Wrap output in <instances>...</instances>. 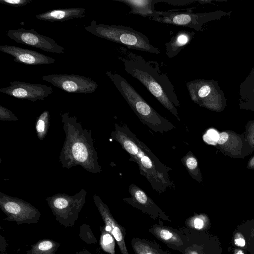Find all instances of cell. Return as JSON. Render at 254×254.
Returning a JSON list of instances; mask_svg holds the SVG:
<instances>
[{"label": "cell", "instance_id": "1", "mask_svg": "<svg viewBox=\"0 0 254 254\" xmlns=\"http://www.w3.org/2000/svg\"><path fill=\"white\" fill-rule=\"evenodd\" d=\"M121 59L126 72L136 78L148 91L179 120L176 107L180 103L173 84L160 70L157 62L146 61L142 57L121 48Z\"/></svg>", "mask_w": 254, "mask_h": 254}, {"label": "cell", "instance_id": "2", "mask_svg": "<svg viewBox=\"0 0 254 254\" xmlns=\"http://www.w3.org/2000/svg\"><path fill=\"white\" fill-rule=\"evenodd\" d=\"M64 142L60 154L59 161L63 168L70 169L80 166L86 171L100 173L101 166L94 146L91 130L84 128L75 116L68 113L61 115Z\"/></svg>", "mask_w": 254, "mask_h": 254}, {"label": "cell", "instance_id": "3", "mask_svg": "<svg viewBox=\"0 0 254 254\" xmlns=\"http://www.w3.org/2000/svg\"><path fill=\"white\" fill-rule=\"evenodd\" d=\"M111 135L137 161L141 172L152 185L157 186L159 183L162 185H168L165 177L166 168L129 130L116 125Z\"/></svg>", "mask_w": 254, "mask_h": 254}, {"label": "cell", "instance_id": "4", "mask_svg": "<svg viewBox=\"0 0 254 254\" xmlns=\"http://www.w3.org/2000/svg\"><path fill=\"white\" fill-rule=\"evenodd\" d=\"M106 74L140 120L158 131L172 128V124L160 115L121 75L106 71Z\"/></svg>", "mask_w": 254, "mask_h": 254}, {"label": "cell", "instance_id": "5", "mask_svg": "<svg viewBox=\"0 0 254 254\" xmlns=\"http://www.w3.org/2000/svg\"><path fill=\"white\" fill-rule=\"evenodd\" d=\"M85 29L90 33L118 44L128 49L159 54L161 52L150 43L148 37L133 28L123 25L97 24L93 20Z\"/></svg>", "mask_w": 254, "mask_h": 254}, {"label": "cell", "instance_id": "6", "mask_svg": "<svg viewBox=\"0 0 254 254\" xmlns=\"http://www.w3.org/2000/svg\"><path fill=\"white\" fill-rule=\"evenodd\" d=\"M87 193L82 189L73 195L57 193L45 200L59 223L65 227H73L85 203Z\"/></svg>", "mask_w": 254, "mask_h": 254}, {"label": "cell", "instance_id": "7", "mask_svg": "<svg viewBox=\"0 0 254 254\" xmlns=\"http://www.w3.org/2000/svg\"><path fill=\"white\" fill-rule=\"evenodd\" d=\"M0 208L6 217L3 220L18 225L35 224L40 220V211L30 203L0 192Z\"/></svg>", "mask_w": 254, "mask_h": 254}, {"label": "cell", "instance_id": "8", "mask_svg": "<svg viewBox=\"0 0 254 254\" xmlns=\"http://www.w3.org/2000/svg\"><path fill=\"white\" fill-rule=\"evenodd\" d=\"M42 79L70 93H91L98 87L97 83L92 79L80 75L53 74L44 75Z\"/></svg>", "mask_w": 254, "mask_h": 254}, {"label": "cell", "instance_id": "9", "mask_svg": "<svg viewBox=\"0 0 254 254\" xmlns=\"http://www.w3.org/2000/svg\"><path fill=\"white\" fill-rule=\"evenodd\" d=\"M5 35L13 41L40 49L45 52L56 54H64V48L58 45L53 39L39 34L34 29L26 30L24 28L9 29Z\"/></svg>", "mask_w": 254, "mask_h": 254}, {"label": "cell", "instance_id": "10", "mask_svg": "<svg viewBox=\"0 0 254 254\" xmlns=\"http://www.w3.org/2000/svg\"><path fill=\"white\" fill-rule=\"evenodd\" d=\"M0 92L15 98L36 102L51 95L53 89L44 84L16 81L10 82L8 87L0 88Z\"/></svg>", "mask_w": 254, "mask_h": 254}, {"label": "cell", "instance_id": "11", "mask_svg": "<svg viewBox=\"0 0 254 254\" xmlns=\"http://www.w3.org/2000/svg\"><path fill=\"white\" fill-rule=\"evenodd\" d=\"M209 16L206 13L156 11V15L149 18L163 24L188 27L199 30L202 24L209 19Z\"/></svg>", "mask_w": 254, "mask_h": 254}, {"label": "cell", "instance_id": "12", "mask_svg": "<svg viewBox=\"0 0 254 254\" xmlns=\"http://www.w3.org/2000/svg\"><path fill=\"white\" fill-rule=\"evenodd\" d=\"M94 202L98 209L99 214L105 224V230L115 238L122 254H129L125 241L126 231L116 221L108 206L96 194L93 196Z\"/></svg>", "mask_w": 254, "mask_h": 254}, {"label": "cell", "instance_id": "13", "mask_svg": "<svg viewBox=\"0 0 254 254\" xmlns=\"http://www.w3.org/2000/svg\"><path fill=\"white\" fill-rule=\"evenodd\" d=\"M0 51L14 58L13 61L26 65L54 64L56 60L37 51L10 45H0Z\"/></svg>", "mask_w": 254, "mask_h": 254}, {"label": "cell", "instance_id": "14", "mask_svg": "<svg viewBox=\"0 0 254 254\" xmlns=\"http://www.w3.org/2000/svg\"><path fill=\"white\" fill-rule=\"evenodd\" d=\"M85 16V9L83 7L60 8L49 10L36 16L39 20L49 21H64Z\"/></svg>", "mask_w": 254, "mask_h": 254}, {"label": "cell", "instance_id": "15", "mask_svg": "<svg viewBox=\"0 0 254 254\" xmlns=\"http://www.w3.org/2000/svg\"><path fill=\"white\" fill-rule=\"evenodd\" d=\"M195 33L186 30L178 31L170 40L165 43L166 54L169 58L177 56L187 45L189 44L193 38Z\"/></svg>", "mask_w": 254, "mask_h": 254}, {"label": "cell", "instance_id": "16", "mask_svg": "<svg viewBox=\"0 0 254 254\" xmlns=\"http://www.w3.org/2000/svg\"><path fill=\"white\" fill-rule=\"evenodd\" d=\"M124 3L129 6V14H137L149 18L156 15V10L154 9L155 0H114Z\"/></svg>", "mask_w": 254, "mask_h": 254}, {"label": "cell", "instance_id": "17", "mask_svg": "<svg viewBox=\"0 0 254 254\" xmlns=\"http://www.w3.org/2000/svg\"><path fill=\"white\" fill-rule=\"evenodd\" d=\"M149 231L164 243L179 246L183 245V242L180 236L175 231L167 227L155 225Z\"/></svg>", "mask_w": 254, "mask_h": 254}, {"label": "cell", "instance_id": "18", "mask_svg": "<svg viewBox=\"0 0 254 254\" xmlns=\"http://www.w3.org/2000/svg\"><path fill=\"white\" fill-rule=\"evenodd\" d=\"M61 244L51 239H43L31 246L27 254H56Z\"/></svg>", "mask_w": 254, "mask_h": 254}, {"label": "cell", "instance_id": "19", "mask_svg": "<svg viewBox=\"0 0 254 254\" xmlns=\"http://www.w3.org/2000/svg\"><path fill=\"white\" fill-rule=\"evenodd\" d=\"M99 228L100 230V245L102 249L109 254H116L115 238L105 230L104 226H100Z\"/></svg>", "mask_w": 254, "mask_h": 254}, {"label": "cell", "instance_id": "20", "mask_svg": "<svg viewBox=\"0 0 254 254\" xmlns=\"http://www.w3.org/2000/svg\"><path fill=\"white\" fill-rule=\"evenodd\" d=\"M50 125V113L45 110L39 116L35 124V129L38 138L43 140L47 134Z\"/></svg>", "mask_w": 254, "mask_h": 254}, {"label": "cell", "instance_id": "21", "mask_svg": "<svg viewBox=\"0 0 254 254\" xmlns=\"http://www.w3.org/2000/svg\"><path fill=\"white\" fill-rule=\"evenodd\" d=\"M79 236L81 240L88 244H93L97 243V240L88 225L83 223L80 227Z\"/></svg>", "mask_w": 254, "mask_h": 254}, {"label": "cell", "instance_id": "22", "mask_svg": "<svg viewBox=\"0 0 254 254\" xmlns=\"http://www.w3.org/2000/svg\"><path fill=\"white\" fill-rule=\"evenodd\" d=\"M132 246L136 254H160L149 245L141 241L132 242Z\"/></svg>", "mask_w": 254, "mask_h": 254}, {"label": "cell", "instance_id": "23", "mask_svg": "<svg viewBox=\"0 0 254 254\" xmlns=\"http://www.w3.org/2000/svg\"><path fill=\"white\" fill-rule=\"evenodd\" d=\"M132 195L136 201L139 204L146 207H152L153 203L146 194L139 189H135L132 190Z\"/></svg>", "mask_w": 254, "mask_h": 254}, {"label": "cell", "instance_id": "24", "mask_svg": "<svg viewBox=\"0 0 254 254\" xmlns=\"http://www.w3.org/2000/svg\"><path fill=\"white\" fill-rule=\"evenodd\" d=\"M203 218L200 216H195L189 218L186 221L188 227L196 230H201L204 226Z\"/></svg>", "mask_w": 254, "mask_h": 254}, {"label": "cell", "instance_id": "25", "mask_svg": "<svg viewBox=\"0 0 254 254\" xmlns=\"http://www.w3.org/2000/svg\"><path fill=\"white\" fill-rule=\"evenodd\" d=\"M219 138V133L214 129L208 130L203 136L204 140L211 145H216L218 143Z\"/></svg>", "mask_w": 254, "mask_h": 254}, {"label": "cell", "instance_id": "26", "mask_svg": "<svg viewBox=\"0 0 254 254\" xmlns=\"http://www.w3.org/2000/svg\"><path fill=\"white\" fill-rule=\"evenodd\" d=\"M0 120L1 121H16L18 119L11 111L0 105Z\"/></svg>", "mask_w": 254, "mask_h": 254}, {"label": "cell", "instance_id": "27", "mask_svg": "<svg viewBox=\"0 0 254 254\" xmlns=\"http://www.w3.org/2000/svg\"><path fill=\"white\" fill-rule=\"evenodd\" d=\"M32 0H0L1 4L13 7H20L29 4Z\"/></svg>", "mask_w": 254, "mask_h": 254}, {"label": "cell", "instance_id": "28", "mask_svg": "<svg viewBox=\"0 0 254 254\" xmlns=\"http://www.w3.org/2000/svg\"><path fill=\"white\" fill-rule=\"evenodd\" d=\"M156 3L159 2H166L173 5H185L193 2L192 0H155Z\"/></svg>", "mask_w": 254, "mask_h": 254}, {"label": "cell", "instance_id": "29", "mask_svg": "<svg viewBox=\"0 0 254 254\" xmlns=\"http://www.w3.org/2000/svg\"><path fill=\"white\" fill-rule=\"evenodd\" d=\"M186 165L188 168L191 171L195 170L197 167L196 159L193 157H190L186 160Z\"/></svg>", "mask_w": 254, "mask_h": 254}, {"label": "cell", "instance_id": "30", "mask_svg": "<svg viewBox=\"0 0 254 254\" xmlns=\"http://www.w3.org/2000/svg\"><path fill=\"white\" fill-rule=\"evenodd\" d=\"M7 244L4 238L0 235V254H7L6 250L7 247Z\"/></svg>", "mask_w": 254, "mask_h": 254}, {"label": "cell", "instance_id": "31", "mask_svg": "<svg viewBox=\"0 0 254 254\" xmlns=\"http://www.w3.org/2000/svg\"><path fill=\"white\" fill-rule=\"evenodd\" d=\"M235 243L236 245L240 247H244L246 244L245 240L241 238L235 239Z\"/></svg>", "mask_w": 254, "mask_h": 254}, {"label": "cell", "instance_id": "32", "mask_svg": "<svg viewBox=\"0 0 254 254\" xmlns=\"http://www.w3.org/2000/svg\"><path fill=\"white\" fill-rule=\"evenodd\" d=\"M76 254H92L85 249H83L76 253Z\"/></svg>", "mask_w": 254, "mask_h": 254}, {"label": "cell", "instance_id": "33", "mask_svg": "<svg viewBox=\"0 0 254 254\" xmlns=\"http://www.w3.org/2000/svg\"><path fill=\"white\" fill-rule=\"evenodd\" d=\"M186 254H198V253L190 249L187 250L186 251Z\"/></svg>", "mask_w": 254, "mask_h": 254}, {"label": "cell", "instance_id": "34", "mask_svg": "<svg viewBox=\"0 0 254 254\" xmlns=\"http://www.w3.org/2000/svg\"><path fill=\"white\" fill-rule=\"evenodd\" d=\"M236 254H244V253L242 251H239Z\"/></svg>", "mask_w": 254, "mask_h": 254}, {"label": "cell", "instance_id": "35", "mask_svg": "<svg viewBox=\"0 0 254 254\" xmlns=\"http://www.w3.org/2000/svg\"><path fill=\"white\" fill-rule=\"evenodd\" d=\"M252 165H254V164H253Z\"/></svg>", "mask_w": 254, "mask_h": 254}]
</instances>
